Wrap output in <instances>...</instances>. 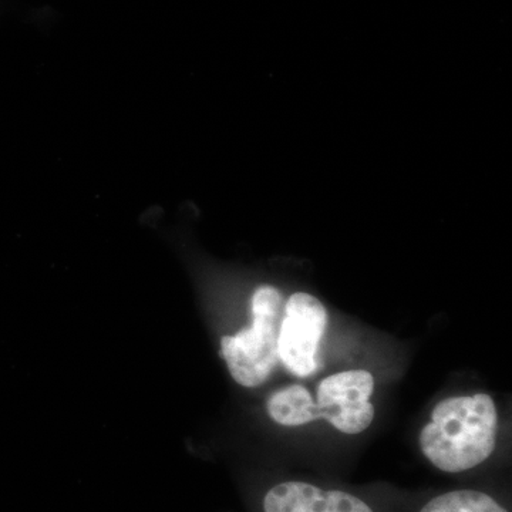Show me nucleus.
Here are the masks:
<instances>
[{
    "label": "nucleus",
    "instance_id": "f257e3e1",
    "mask_svg": "<svg viewBox=\"0 0 512 512\" xmlns=\"http://www.w3.org/2000/svg\"><path fill=\"white\" fill-rule=\"evenodd\" d=\"M497 429V409L488 394L450 397L434 407L421 430V451L444 473H461L493 454Z\"/></svg>",
    "mask_w": 512,
    "mask_h": 512
},
{
    "label": "nucleus",
    "instance_id": "f03ea898",
    "mask_svg": "<svg viewBox=\"0 0 512 512\" xmlns=\"http://www.w3.org/2000/svg\"><path fill=\"white\" fill-rule=\"evenodd\" d=\"M284 296L264 285L252 296V325L221 340V355L235 382L245 387L265 383L278 363V319Z\"/></svg>",
    "mask_w": 512,
    "mask_h": 512
},
{
    "label": "nucleus",
    "instance_id": "7ed1b4c3",
    "mask_svg": "<svg viewBox=\"0 0 512 512\" xmlns=\"http://www.w3.org/2000/svg\"><path fill=\"white\" fill-rule=\"evenodd\" d=\"M326 326L328 312L315 296L298 292L288 299L278 332V356L293 375L308 377L316 372Z\"/></svg>",
    "mask_w": 512,
    "mask_h": 512
},
{
    "label": "nucleus",
    "instance_id": "20e7f679",
    "mask_svg": "<svg viewBox=\"0 0 512 512\" xmlns=\"http://www.w3.org/2000/svg\"><path fill=\"white\" fill-rule=\"evenodd\" d=\"M373 390L375 380L366 370H349L326 377L318 387L319 419L329 421L342 433H362L375 417V407L369 400Z\"/></svg>",
    "mask_w": 512,
    "mask_h": 512
},
{
    "label": "nucleus",
    "instance_id": "39448f33",
    "mask_svg": "<svg viewBox=\"0 0 512 512\" xmlns=\"http://www.w3.org/2000/svg\"><path fill=\"white\" fill-rule=\"evenodd\" d=\"M265 512H373L355 495L338 490H322L315 485L288 481L275 485L264 500Z\"/></svg>",
    "mask_w": 512,
    "mask_h": 512
},
{
    "label": "nucleus",
    "instance_id": "423d86ee",
    "mask_svg": "<svg viewBox=\"0 0 512 512\" xmlns=\"http://www.w3.org/2000/svg\"><path fill=\"white\" fill-rule=\"evenodd\" d=\"M269 416L286 427H298L319 419L316 403L305 387L288 386L269 397Z\"/></svg>",
    "mask_w": 512,
    "mask_h": 512
},
{
    "label": "nucleus",
    "instance_id": "0eeeda50",
    "mask_svg": "<svg viewBox=\"0 0 512 512\" xmlns=\"http://www.w3.org/2000/svg\"><path fill=\"white\" fill-rule=\"evenodd\" d=\"M420 512H508L490 495L474 490L450 491L429 501Z\"/></svg>",
    "mask_w": 512,
    "mask_h": 512
}]
</instances>
